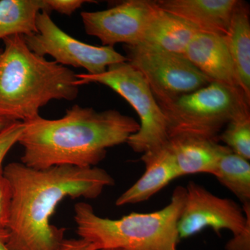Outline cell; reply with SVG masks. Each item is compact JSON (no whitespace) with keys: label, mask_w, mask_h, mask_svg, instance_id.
Returning <instances> with one entry per match:
<instances>
[{"label":"cell","mask_w":250,"mask_h":250,"mask_svg":"<svg viewBox=\"0 0 250 250\" xmlns=\"http://www.w3.org/2000/svg\"><path fill=\"white\" fill-rule=\"evenodd\" d=\"M11 190L8 246L11 250H57L65 229L50 223L66 198L94 200L115 180L98 167L54 166L46 169L13 162L4 168Z\"/></svg>","instance_id":"1"},{"label":"cell","mask_w":250,"mask_h":250,"mask_svg":"<svg viewBox=\"0 0 250 250\" xmlns=\"http://www.w3.org/2000/svg\"><path fill=\"white\" fill-rule=\"evenodd\" d=\"M23 123L21 163L35 169L96 167L108 148L127 142L140 129L134 118L116 110L97 111L77 104L59 119L39 116Z\"/></svg>","instance_id":"2"},{"label":"cell","mask_w":250,"mask_h":250,"mask_svg":"<svg viewBox=\"0 0 250 250\" xmlns=\"http://www.w3.org/2000/svg\"><path fill=\"white\" fill-rule=\"evenodd\" d=\"M0 53V116L26 122L54 100L72 101L78 96L75 72L29 49L24 36L3 39Z\"/></svg>","instance_id":"3"},{"label":"cell","mask_w":250,"mask_h":250,"mask_svg":"<svg viewBox=\"0 0 250 250\" xmlns=\"http://www.w3.org/2000/svg\"><path fill=\"white\" fill-rule=\"evenodd\" d=\"M185 198L186 187L179 186L162 209L131 213L120 219L99 216L89 204L78 202L74 207L77 233L98 250H177V225Z\"/></svg>","instance_id":"4"},{"label":"cell","mask_w":250,"mask_h":250,"mask_svg":"<svg viewBox=\"0 0 250 250\" xmlns=\"http://www.w3.org/2000/svg\"><path fill=\"white\" fill-rule=\"evenodd\" d=\"M159 105L165 115L169 139L190 136L218 141L229 122L250 111V101L241 90L212 82Z\"/></svg>","instance_id":"5"},{"label":"cell","mask_w":250,"mask_h":250,"mask_svg":"<svg viewBox=\"0 0 250 250\" xmlns=\"http://www.w3.org/2000/svg\"><path fill=\"white\" fill-rule=\"evenodd\" d=\"M79 86L99 83L123 97L137 113L140 129L127 143L135 152L143 154L165 146L168 142L165 115L143 75L127 62L110 65L99 75L77 74Z\"/></svg>","instance_id":"6"},{"label":"cell","mask_w":250,"mask_h":250,"mask_svg":"<svg viewBox=\"0 0 250 250\" xmlns=\"http://www.w3.org/2000/svg\"><path fill=\"white\" fill-rule=\"evenodd\" d=\"M125 50L127 62L147 81L158 104L191 93L212 82L184 54L145 43L125 45Z\"/></svg>","instance_id":"7"},{"label":"cell","mask_w":250,"mask_h":250,"mask_svg":"<svg viewBox=\"0 0 250 250\" xmlns=\"http://www.w3.org/2000/svg\"><path fill=\"white\" fill-rule=\"evenodd\" d=\"M36 26L37 33L24 36L28 47L41 57L51 56L62 66L82 67L89 75H99L110 65L127 62L113 47L89 45L69 35L45 11L38 15Z\"/></svg>","instance_id":"8"},{"label":"cell","mask_w":250,"mask_h":250,"mask_svg":"<svg viewBox=\"0 0 250 250\" xmlns=\"http://www.w3.org/2000/svg\"><path fill=\"white\" fill-rule=\"evenodd\" d=\"M250 224V202L242 207L233 200L216 196L190 181L177 230L179 239L187 238L210 228L220 236L222 230L241 234Z\"/></svg>","instance_id":"9"},{"label":"cell","mask_w":250,"mask_h":250,"mask_svg":"<svg viewBox=\"0 0 250 250\" xmlns=\"http://www.w3.org/2000/svg\"><path fill=\"white\" fill-rule=\"evenodd\" d=\"M156 1L126 0L103 11L81 13L85 33L103 46L138 45L156 7Z\"/></svg>","instance_id":"10"},{"label":"cell","mask_w":250,"mask_h":250,"mask_svg":"<svg viewBox=\"0 0 250 250\" xmlns=\"http://www.w3.org/2000/svg\"><path fill=\"white\" fill-rule=\"evenodd\" d=\"M184 55L212 82L241 90L225 36L199 31Z\"/></svg>","instance_id":"11"},{"label":"cell","mask_w":250,"mask_h":250,"mask_svg":"<svg viewBox=\"0 0 250 250\" xmlns=\"http://www.w3.org/2000/svg\"><path fill=\"white\" fill-rule=\"evenodd\" d=\"M141 160L144 163L146 171L136 183L118 197L116 202L118 207L147 201L174 179L181 177L167 143L162 147L143 153Z\"/></svg>","instance_id":"12"},{"label":"cell","mask_w":250,"mask_h":250,"mask_svg":"<svg viewBox=\"0 0 250 250\" xmlns=\"http://www.w3.org/2000/svg\"><path fill=\"white\" fill-rule=\"evenodd\" d=\"M237 0H157L161 9L175 15L200 32L225 36Z\"/></svg>","instance_id":"13"},{"label":"cell","mask_w":250,"mask_h":250,"mask_svg":"<svg viewBox=\"0 0 250 250\" xmlns=\"http://www.w3.org/2000/svg\"><path fill=\"white\" fill-rule=\"evenodd\" d=\"M173 153L181 177L190 174L213 175L219 161L231 150L217 140L197 136H178L167 142Z\"/></svg>","instance_id":"14"},{"label":"cell","mask_w":250,"mask_h":250,"mask_svg":"<svg viewBox=\"0 0 250 250\" xmlns=\"http://www.w3.org/2000/svg\"><path fill=\"white\" fill-rule=\"evenodd\" d=\"M198 32L190 23L161 9L156 4L140 43L184 54L190 41Z\"/></svg>","instance_id":"15"},{"label":"cell","mask_w":250,"mask_h":250,"mask_svg":"<svg viewBox=\"0 0 250 250\" xmlns=\"http://www.w3.org/2000/svg\"><path fill=\"white\" fill-rule=\"evenodd\" d=\"M225 39L238 83L250 101V18L248 3L237 0Z\"/></svg>","instance_id":"16"},{"label":"cell","mask_w":250,"mask_h":250,"mask_svg":"<svg viewBox=\"0 0 250 250\" xmlns=\"http://www.w3.org/2000/svg\"><path fill=\"white\" fill-rule=\"evenodd\" d=\"M41 11L48 13L44 0H0V39L37 33Z\"/></svg>","instance_id":"17"},{"label":"cell","mask_w":250,"mask_h":250,"mask_svg":"<svg viewBox=\"0 0 250 250\" xmlns=\"http://www.w3.org/2000/svg\"><path fill=\"white\" fill-rule=\"evenodd\" d=\"M250 161L232 152L219 161L213 176L233 192L243 204L250 202Z\"/></svg>","instance_id":"18"},{"label":"cell","mask_w":250,"mask_h":250,"mask_svg":"<svg viewBox=\"0 0 250 250\" xmlns=\"http://www.w3.org/2000/svg\"><path fill=\"white\" fill-rule=\"evenodd\" d=\"M218 139L231 152L250 161V112L241 113L229 122Z\"/></svg>","instance_id":"19"},{"label":"cell","mask_w":250,"mask_h":250,"mask_svg":"<svg viewBox=\"0 0 250 250\" xmlns=\"http://www.w3.org/2000/svg\"><path fill=\"white\" fill-rule=\"evenodd\" d=\"M22 122H13L0 131V179L4 177L3 161L9 151L18 143L24 130Z\"/></svg>","instance_id":"20"},{"label":"cell","mask_w":250,"mask_h":250,"mask_svg":"<svg viewBox=\"0 0 250 250\" xmlns=\"http://www.w3.org/2000/svg\"><path fill=\"white\" fill-rule=\"evenodd\" d=\"M47 12L55 11L59 14L71 16L77 9L82 7L85 3L95 2L93 1L84 0H44Z\"/></svg>","instance_id":"21"},{"label":"cell","mask_w":250,"mask_h":250,"mask_svg":"<svg viewBox=\"0 0 250 250\" xmlns=\"http://www.w3.org/2000/svg\"><path fill=\"white\" fill-rule=\"evenodd\" d=\"M11 190L4 177L0 179V227L7 228L9 223Z\"/></svg>","instance_id":"22"},{"label":"cell","mask_w":250,"mask_h":250,"mask_svg":"<svg viewBox=\"0 0 250 250\" xmlns=\"http://www.w3.org/2000/svg\"><path fill=\"white\" fill-rule=\"evenodd\" d=\"M226 250H250V224L241 234L233 236L225 246Z\"/></svg>","instance_id":"23"},{"label":"cell","mask_w":250,"mask_h":250,"mask_svg":"<svg viewBox=\"0 0 250 250\" xmlns=\"http://www.w3.org/2000/svg\"><path fill=\"white\" fill-rule=\"evenodd\" d=\"M57 250H98V248L82 238L65 239Z\"/></svg>","instance_id":"24"},{"label":"cell","mask_w":250,"mask_h":250,"mask_svg":"<svg viewBox=\"0 0 250 250\" xmlns=\"http://www.w3.org/2000/svg\"><path fill=\"white\" fill-rule=\"evenodd\" d=\"M9 239V233L7 228L0 227V250H11L8 246Z\"/></svg>","instance_id":"25"},{"label":"cell","mask_w":250,"mask_h":250,"mask_svg":"<svg viewBox=\"0 0 250 250\" xmlns=\"http://www.w3.org/2000/svg\"><path fill=\"white\" fill-rule=\"evenodd\" d=\"M11 123H13V122L10 121L9 120L0 116V131L4 129L6 126L11 124Z\"/></svg>","instance_id":"26"},{"label":"cell","mask_w":250,"mask_h":250,"mask_svg":"<svg viewBox=\"0 0 250 250\" xmlns=\"http://www.w3.org/2000/svg\"><path fill=\"white\" fill-rule=\"evenodd\" d=\"M118 250V249H104V250Z\"/></svg>","instance_id":"27"},{"label":"cell","mask_w":250,"mask_h":250,"mask_svg":"<svg viewBox=\"0 0 250 250\" xmlns=\"http://www.w3.org/2000/svg\"><path fill=\"white\" fill-rule=\"evenodd\" d=\"M1 50H2V49H0V53H1Z\"/></svg>","instance_id":"28"}]
</instances>
